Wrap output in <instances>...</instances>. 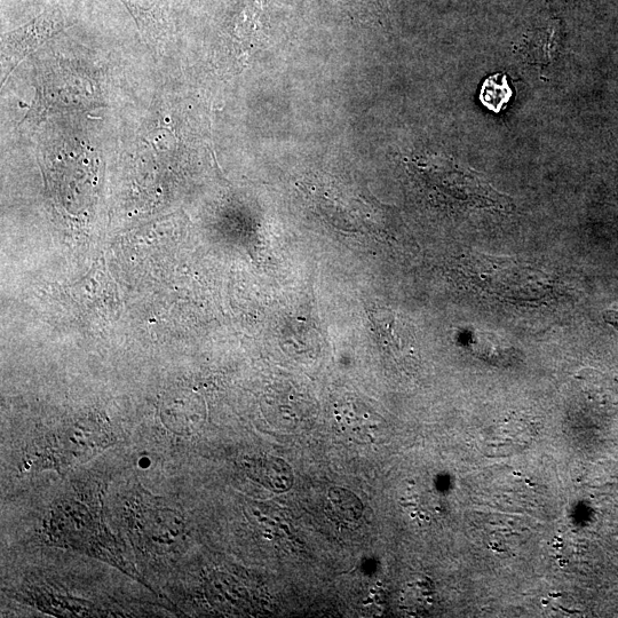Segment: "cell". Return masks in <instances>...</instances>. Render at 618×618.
<instances>
[{"label": "cell", "instance_id": "cell-1", "mask_svg": "<svg viewBox=\"0 0 618 618\" xmlns=\"http://www.w3.org/2000/svg\"><path fill=\"white\" fill-rule=\"evenodd\" d=\"M49 522V535L65 532V530L82 529L85 532L83 540L87 538L84 548L86 553L94 557L106 558L113 565L131 574L116 540L114 541V537L103 526L97 507L91 509L90 506H85L79 501L61 502L53 511Z\"/></svg>", "mask_w": 618, "mask_h": 618}, {"label": "cell", "instance_id": "cell-2", "mask_svg": "<svg viewBox=\"0 0 618 618\" xmlns=\"http://www.w3.org/2000/svg\"><path fill=\"white\" fill-rule=\"evenodd\" d=\"M144 490L131 506V527L140 543L164 552L177 544L182 534V521L176 511L160 505L161 499L150 497Z\"/></svg>", "mask_w": 618, "mask_h": 618}, {"label": "cell", "instance_id": "cell-3", "mask_svg": "<svg viewBox=\"0 0 618 618\" xmlns=\"http://www.w3.org/2000/svg\"><path fill=\"white\" fill-rule=\"evenodd\" d=\"M62 29V22L54 15L47 14L35 19L4 38L3 60L6 68L14 69L31 52L41 46L46 39Z\"/></svg>", "mask_w": 618, "mask_h": 618}, {"label": "cell", "instance_id": "cell-4", "mask_svg": "<svg viewBox=\"0 0 618 618\" xmlns=\"http://www.w3.org/2000/svg\"><path fill=\"white\" fill-rule=\"evenodd\" d=\"M338 429L345 437L356 442L372 443L380 433L382 421L359 401L340 404L335 411Z\"/></svg>", "mask_w": 618, "mask_h": 618}, {"label": "cell", "instance_id": "cell-5", "mask_svg": "<svg viewBox=\"0 0 618 618\" xmlns=\"http://www.w3.org/2000/svg\"><path fill=\"white\" fill-rule=\"evenodd\" d=\"M362 505L359 498L342 488L332 489L328 496L327 513L330 518L354 522L361 517Z\"/></svg>", "mask_w": 618, "mask_h": 618}, {"label": "cell", "instance_id": "cell-6", "mask_svg": "<svg viewBox=\"0 0 618 618\" xmlns=\"http://www.w3.org/2000/svg\"><path fill=\"white\" fill-rule=\"evenodd\" d=\"M512 98V90L504 74L489 76L481 87L482 105L496 114L505 109Z\"/></svg>", "mask_w": 618, "mask_h": 618}, {"label": "cell", "instance_id": "cell-7", "mask_svg": "<svg viewBox=\"0 0 618 618\" xmlns=\"http://www.w3.org/2000/svg\"><path fill=\"white\" fill-rule=\"evenodd\" d=\"M289 466L277 459H265L253 463L250 467L253 477L264 485L281 490L291 487V470Z\"/></svg>", "mask_w": 618, "mask_h": 618}, {"label": "cell", "instance_id": "cell-8", "mask_svg": "<svg viewBox=\"0 0 618 618\" xmlns=\"http://www.w3.org/2000/svg\"><path fill=\"white\" fill-rule=\"evenodd\" d=\"M605 321L618 330V304L607 309L604 313Z\"/></svg>", "mask_w": 618, "mask_h": 618}]
</instances>
